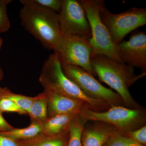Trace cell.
I'll return each instance as SVG.
<instances>
[{
    "instance_id": "d6986e66",
    "label": "cell",
    "mask_w": 146,
    "mask_h": 146,
    "mask_svg": "<svg viewBox=\"0 0 146 146\" xmlns=\"http://www.w3.org/2000/svg\"><path fill=\"white\" fill-rule=\"evenodd\" d=\"M103 146H145L129 137L123 135L117 130L110 137Z\"/></svg>"
},
{
    "instance_id": "8992f818",
    "label": "cell",
    "mask_w": 146,
    "mask_h": 146,
    "mask_svg": "<svg viewBox=\"0 0 146 146\" xmlns=\"http://www.w3.org/2000/svg\"><path fill=\"white\" fill-rule=\"evenodd\" d=\"M100 16L116 45L122 42L129 33L146 24V9L131 8L118 14L110 12L104 3L101 6Z\"/></svg>"
},
{
    "instance_id": "484cf974",
    "label": "cell",
    "mask_w": 146,
    "mask_h": 146,
    "mask_svg": "<svg viewBox=\"0 0 146 146\" xmlns=\"http://www.w3.org/2000/svg\"><path fill=\"white\" fill-rule=\"evenodd\" d=\"M4 78V72L2 68L0 65V82Z\"/></svg>"
},
{
    "instance_id": "9c48e42d",
    "label": "cell",
    "mask_w": 146,
    "mask_h": 146,
    "mask_svg": "<svg viewBox=\"0 0 146 146\" xmlns=\"http://www.w3.org/2000/svg\"><path fill=\"white\" fill-rule=\"evenodd\" d=\"M57 54L61 65L78 66L93 76H97L91 64L92 47L89 40L63 36Z\"/></svg>"
},
{
    "instance_id": "e0dca14e",
    "label": "cell",
    "mask_w": 146,
    "mask_h": 146,
    "mask_svg": "<svg viewBox=\"0 0 146 146\" xmlns=\"http://www.w3.org/2000/svg\"><path fill=\"white\" fill-rule=\"evenodd\" d=\"M86 121L80 112L74 118L69 127V138L67 146H82V134Z\"/></svg>"
},
{
    "instance_id": "7a4b0ae2",
    "label": "cell",
    "mask_w": 146,
    "mask_h": 146,
    "mask_svg": "<svg viewBox=\"0 0 146 146\" xmlns=\"http://www.w3.org/2000/svg\"><path fill=\"white\" fill-rule=\"evenodd\" d=\"M91 65L100 80L116 91L122 99L125 107L136 109L141 106L131 96L129 88L146 73L136 75L134 68L102 54L91 56Z\"/></svg>"
},
{
    "instance_id": "4fadbf2b",
    "label": "cell",
    "mask_w": 146,
    "mask_h": 146,
    "mask_svg": "<svg viewBox=\"0 0 146 146\" xmlns=\"http://www.w3.org/2000/svg\"><path fill=\"white\" fill-rule=\"evenodd\" d=\"M80 112L63 114L48 118L42 124L43 133L49 135H55L69 129L74 118Z\"/></svg>"
},
{
    "instance_id": "6da1fadb",
    "label": "cell",
    "mask_w": 146,
    "mask_h": 146,
    "mask_svg": "<svg viewBox=\"0 0 146 146\" xmlns=\"http://www.w3.org/2000/svg\"><path fill=\"white\" fill-rule=\"evenodd\" d=\"M21 25L45 48L56 51L63 35L58 22V13L38 5L31 0H21Z\"/></svg>"
},
{
    "instance_id": "44dd1931",
    "label": "cell",
    "mask_w": 146,
    "mask_h": 146,
    "mask_svg": "<svg viewBox=\"0 0 146 146\" xmlns=\"http://www.w3.org/2000/svg\"><path fill=\"white\" fill-rule=\"evenodd\" d=\"M15 112L20 115L27 114L26 111L19 107L11 100L0 96V112Z\"/></svg>"
},
{
    "instance_id": "d4e9b609",
    "label": "cell",
    "mask_w": 146,
    "mask_h": 146,
    "mask_svg": "<svg viewBox=\"0 0 146 146\" xmlns=\"http://www.w3.org/2000/svg\"><path fill=\"white\" fill-rule=\"evenodd\" d=\"M15 127H13L5 120L0 112V131H7L11 130Z\"/></svg>"
},
{
    "instance_id": "cb8c5ba5",
    "label": "cell",
    "mask_w": 146,
    "mask_h": 146,
    "mask_svg": "<svg viewBox=\"0 0 146 146\" xmlns=\"http://www.w3.org/2000/svg\"><path fill=\"white\" fill-rule=\"evenodd\" d=\"M0 146H19L16 141L0 133Z\"/></svg>"
},
{
    "instance_id": "277c9868",
    "label": "cell",
    "mask_w": 146,
    "mask_h": 146,
    "mask_svg": "<svg viewBox=\"0 0 146 146\" xmlns=\"http://www.w3.org/2000/svg\"><path fill=\"white\" fill-rule=\"evenodd\" d=\"M91 27L92 37L89 40L92 47V56L102 54L118 62H123L118 56L116 46L108 29L103 23L100 9L103 0H79Z\"/></svg>"
},
{
    "instance_id": "2e32d148",
    "label": "cell",
    "mask_w": 146,
    "mask_h": 146,
    "mask_svg": "<svg viewBox=\"0 0 146 146\" xmlns=\"http://www.w3.org/2000/svg\"><path fill=\"white\" fill-rule=\"evenodd\" d=\"M48 99L45 92L35 97L27 112L31 121H35L40 123L45 122L48 119Z\"/></svg>"
},
{
    "instance_id": "7c38bea8",
    "label": "cell",
    "mask_w": 146,
    "mask_h": 146,
    "mask_svg": "<svg viewBox=\"0 0 146 146\" xmlns=\"http://www.w3.org/2000/svg\"><path fill=\"white\" fill-rule=\"evenodd\" d=\"M84 126L82 138V146H103L117 129L107 123L94 121Z\"/></svg>"
},
{
    "instance_id": "3957f363",
    "label": "cell",
    "mask_w": 146,
    "mask_h": 146,
    "mask_svg": "<svg viewBox=\"0 0 146 146\" xmlns=\"http://www.w3.org/2000/svg\"><path fill=\"white\" fill-rule=\"evenodd\" d=\"M39 81L44 91L54 92L72 98L83 101L87 108L95 112H103L110 107L105 102L86 96L75 83L63 73L58 56L54 52L45 61Z\"/></svg>"
},
{
    "instance_id": "603a6c76",
    "label": "cell",
    "mask_w": 146,
    "mask_h": 146,
    "mask_svg": "<svg viewBox=\"0 0 146 146\" xmlns=\"http://www.w3.org/2000/svg\"><path fill=\"white\" fill-rule=\"evenodd\" d=\"M36 4L59 13L62 5V0H31Z\"/></svg>"
},
{
    "instance_id": "30bf717a",
    "label": "cell",
    "mask_w": 146,
    "mask_h": 146,
    "mask_svg": "<svg viewBox=\"0 0 146 146\" xmlns=\"http://www.w3.org/2000/svg\"><path fill=\"white\" fill-rule=\"evenodd\" d=\"M120 60L132 68H139L146 73V35L144 32H133L127 41L116 46Z\"/></svg>"
},
{
    "instance_id": "8fae6325",
    "label": "cell",
    "mask_w": 146,
    "mask_h": 146,
    "mask_svg": "<svg viewBox=\"0 0 146 146\" xmlns=\"http://www.w3.org/2000/svg\"><path fill=\"white\" fill-rule=\"evenodd\" d=\"M48 99V118L63 114L80 112L87 108L85 103L81 100L72 98L60 94L44 91Z\"/></svg>"
},
{
    "instance_id": "5bb4252c",
    "label": "cell",
    "mask_w": 146,
    "mask_h": 146,
    "mask_svg": "<svg viewBox=\"0 0 146 146\" xmlns=\"http://www.w3.org/2000/svg\"><path fill=\"white\" fill-rule=\"evenodd\" d=\"M69 138V128L55 135L42 133L35 138L24 141H16L19 146H67Z\"/></svg>"
},
{
    "instance_id": "ba28073f",
    "label": "cell",
    "mask_w": 146,
    "mask_h": 146,
    "mask_svg": "<svg viewBox=\"0 0 146 146\" xmlns=\"http://www.w3.org/2000/svg\"><path fill=\"white\" fill-rule=\"evenodd\" d=\"M58 22L63 36L85 40L92 37L84 9L78 0H62Z\"/></svg>"
},
{
    "instance_id": "9a60e30c",
    "label": "cell",
    "mask_w": 146,
    "mask_h": 146,
    "mask_svg": "<svg viewBox=\"0 0 146 146\" xmlns=\"http://www.w3.org/2000/svg\"><path fill=\"white\" fill-rule=\"evenodd\" d=\"M43 133L42 124L35 121H31V124L24 128H15L7 131H0V133L16 141L31 140Z\"/></svg>"
},
{
    "instance_id": "7402d4cb",
    "label": "cell",
    "mask_w": 146,
    "mask_h": 146,
    "mask_svg": "<svg viewBox=\"0 0 146 146\" xmlns=\"http://www.w3.org/2000/svg\"><path fill=\"white\" fill-rule=\"evenodd\" d=\"M120 133L129 137L144 146L146 145V126L131 131H120Z\"/></svg>"
},
{
    "instance_id": "ac0fdd59",
    "label": "cell",
    "mask_w": 146,
    "mask_h": 146,
    "mask_svg": "<svg viewBox=\"0 0 146 146\" xmlns=\"http://www.w3.org/2000/svg\"><path fill=\"white\" fill-rule=\"evenodd\" d=\"M0 96L7 98L16 103L27 113L35 97L27 96L13 93L7 87H0Z\"/></svg>"
},
{
    "instance_id": "5b68a950",
    "label": "cell",
    "mask_w": 146,
    "mask_h": 146,
    "mask_svg": "<svg viewBox=\"0 0 146 146\" xmlns=\"http://www.w3.org/2000/svg\"><path fill=\"white\" fill-rule=\"evenodd\" d=\"M80 114L86 121L107 123L123 132L136 130L146 125L145 112L141 108L133 109L124 106H113L100 112L84 108Z\"/></svg>"
},
{
    "instance_id": "4316f807",
    "label": "cell",
    "mask_w": 146,
    "mask_h": 146,
    "mask_svg": "<svg viewBox=\"0 0 146 146\" xmlns=\"http://www.w3.org/2000/svg\"><path fill=\"white\" fill-rule=\"evenodd\" d=\"M3 39L2 37L0 36V50L2 46V45L3 44Z\"/></svg>"
},
{
    "instance_id": "52a82bcc",
    "label": "cell",
    "mask_w": 146,
    "mask_h": 146,
    "mask_svg": "<svg viewBox=\"0 0 146 146\" xmlns=\"http://www.w3.org/2000/svg\"><path fill=\"white\" fill-rule=\"evenodd\" d=\"M61 68L66 77L75 83L88 97L105 102L110 108L116 106L125 107L119 94L103 86L94 76L82 68L66 64L61 65Z\"/></svg>"
},
{
    "instance_id": "ffe728a7",
    "label": "cell",
    "mask_w": 146,
    "mask_h": 146,
    "mask_svg": "<svg viewBox=\"0 0 146 146\" xmlns=\"http://www.w3.org/2000/svg\"><path fill=\"white\" fill-rule=\"evenodd\" d=\"M12 1V0H0V33L8 31L10 28L7 6Z\"/></svg>"
}]
</instances>
